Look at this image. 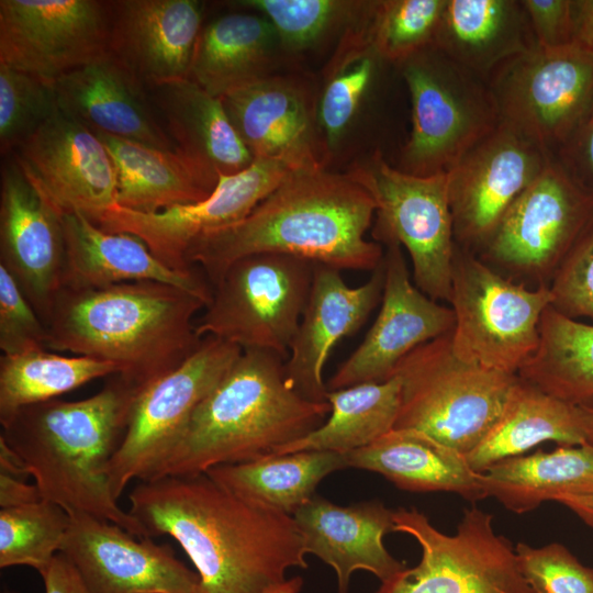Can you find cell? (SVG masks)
Listing matches in <instances>:
<instances>
[{
    "label": "cell",
    "instance_id": "cell-18",
    "mask_svg": "<svg viewBox=\"0 0 593 593\" xmlns=\"http://www.w3.org/2000/svg\"><path fill=\"white\" fill-rule=\"evenodd\" d=\"M61 215L116 205V170L99 136L59 108L9 155Z\"/></svg>",
    "mask_w": 593,
    "mask_h": 593
},
{
    "label": "cell",
    "instance_id": "cell-55",
    "mask_svg": "<svg viewBox=\"0 0 593 593\" xmlns=\"http://www.w3.org/2000/svg\"><path fill=\"white\" fill-rule=\"evenodd\" d=\"M588 411V417H589V435H588V444L593 446V403L590 405H584Z\"/></svg>",
    "mask_w": 593,
    "mask_h": 593
},
{
    "label": "cell",
    "instance_id": "cell-10",
    "mask_svg": "<svg viewBox=\"0 0 593 593\" xmlns=\"http://www.w3.org/2000/svg\"><path fill=\"white\" fill-rule=\"evenodd\" d=\"M371 194V236L403 246L415 286L430 299L449 301L456 250L447 174L416 176L391 166L376 152L348 171Z\"/></svg>",
    "mask_w": 593,
    "mask_h": 593
},
{
    "label": "cell",
    "instance_id": "cell-39",
    "mask_svg": "<svg viewBox=\"0 0 593 593\" xmlns=\"http://www.w3.org/2000/svg\"><path fill=\"white\" fill-rule=\"evenodd\" d=\"M119 373L109 361L47 350L0 358V423L21 409L54 400L89 381Z\"/></svg>",
    "mask_w": 593,
    "mask_h": 593
},
{
    "label": "cell",
    "instance_id": "cell-36",
    "mask_svg": "<svg viewBox=\"0 0 593 593\" xmlns=\"http://www.w3.org/2000/svg\"><path fill=\"white\" fill-rule=\"evenodd\" d=\"M400 393L401 382L396 376L383 382L328 391L329 417L315 430L277 449L273 455L304 450L347 455L366 447L394 428Z\"/></svg>",
    "mask_w": 593,
    "mask_h": 593
},
{
    "label": "cell",
    "instance_id": "cell-22",
    "mask_svg": "<svg viewBox=\"0 0 593 593\" xmlns=\"http://www.w3.org/2000/svg\"><path fill=\"white\" fill-rule=\"evenodd\" d=\"M340 271L315 262L306 306L284 361L288 384L312 402H327L323 370L333 347L356 333L382 299L383 259L356 288L346 284Z\"/></svg>",
    "mask_w": 593,
    "mask_h": 593
},
{
    "label": "cell",
    "instance_id": "cell-14",
    "mask_svg": "<svg viewBox=\"0 0 593 593\" xmlns=\"http://www.w3.org/2000/svg\"><path fill=\"white\" fill-rule=\"evenodd\" d=\"M488 82L501 121L555 156L593 105V53L574 44L537 45L501 65Z\"/></svg>",
    "mask_w": 593,
    "mask_h": 593
},
{
    "label": "cell",
    "instance_id": "cell-52",
    "mask_svg": "<svg viewBox=\"0 0 593 593\" xmlns=\"http://www.w3.org/2000/svg\"><path fill=\"white\" fill-rule=\"evenodd\" d=\"M555 502L564 505L593 530V494L561 495L557 497Z\"/></svg>",
    "mask_w": 593,
    "mask_h": 593
},
{
    "label": "cell",
    "instance_id": "cell-37",
    "mask_svg": "<svg viewBox=\"0 0 593 593\" xmlns=\"http://www.w3.org/2000/svg\"><path fill=\"white\" fill-rule=\"evenodd\" d=\"M517 376L575 405L593 403V324L549 305L539 322V344Z\"/></svg>",
    "mask_w": 593,
    "mask_h": 593
},
{
    "label": "cell",
    "instance_id": "cell-15",
    "mask_svg": "<svg viewBox=\"0 0 593 593\" xmlns=\"http://www.w3.org/2000/svg\"><path fill=\"white\" fill-rule=\"evenodd\" d=\"M552 158L522 131L501 121L446 172L456 244L478 255L513 202Z\"/></svg>",
    "mask_w": 593,
    "mask_h": 593
},
{
    "label": "cell",
    "instance_id": "cell-48",
    "mask_svg": "<svg viewBox=\"0 0 593 593\" xmlns=\"http://www.w3.org/2000/svg\"><path fill=\"white\" fill-rule=\"evenodd\" d=\"M553 157L578 183L593 193V105Z\"/></svg>",
    "mask_w": 593,
    "mask_h": 593
},
{
    "label": "cell",
    "instance_id": "cell-16",
    "mask_svg": "<svg viewBox=\"0 0 593 593\" xmlns=\"http://www.w3.org/2000/svg\"><path fill=\"white\" fill-rule=\"evenodd\" d=\"M111 1L1 0L0 64L55 82L109 52Z\"/></svg>",
    "mask_w": 593,
    "mask_h": 593
},
{
    "label": "cell",
    "instance_id": "cell-20",
    "mask_svg": "<svg viewBox=\"0 0 593 593\" xmlns=\"http://www.w3.org/2000/svg\"><path fill=\"white\" fill-rule=\"evenodd\" d=\"M385 247L380 311L361 344L327 381L328 391L387 381L411 351L454 329L452 309L412 284L401 246Z\"/></svg>",
    "mask_w": 593,
    "mask_h": 593
},
{
    "label": "cell",
    "instance_id": "cell-45",
    "mask_svg": "<svg viewBox=\"0 0 593 593\" xmlns=\"http://www.w3.org/2000/svg\"><path fill=\"white\" fill-rule=\"evenodd\" d=\"M0 349L13 356L48 349V331L15 279L0 265Z\"/></svg>",
    "mask_w": 593,
    "mask_h": 593
},
{
    "label": "cell",
    "instance_id": "cell-53",
    "mask_svg": "<svg viewBox=\"0 0 593 593\" xmlns=\"http://www.w3.org/2000/svg\"><path fill=\"white\" fill-rule=\"evenodd\" d=\"M0 472L24 480L30 472L20 456L0 436Z\"/></svg>",
    "mask_w": 593,
    "mask_h": 593
},
{
    "label": "cell",
    "instance_id": "cell-30",
    "mask_svg": "<svg viewBox=\"0 0 593 593\" xmlns=\"http://www.w3.org/2000/svg\"><path fill=\"white\" fill-rule=\"evenodd\" d=\"M434 46L488 81L537 42L522 0H446Z\"/></svg>",
    "mask_w": 593,
    "mask_h": 593
},
{
    "label": "cell",
    "instance_id": "cell-54",
    "mask_svg": "<svg viewBox=\"0 0 593 593\" xmlns=\"http://www.w3.org/2000/svg\"><path fill=\"white\" fill-rule=\"evenodd\" d=\"M303 585L301 577H294L270 588L266 593H299Z\"/></svg>",
    "mask_w": 593,
    "mask_h": 593
},
{
    "label": "cell",
    "instance_id": "cell-24",
    "mask_svg": "<svg viewBox=\"0 0 593 593\" xmlns=\"http://www.w3.org/2000/svg\"><path fill=\"white\" fill-rule=\"evenodd\" d=\"M203 7L197 0L111 1L109 51L148 89L186 79Z\"/></svg>",
    "mask_w": 593,
    "mask_h": 593
},
{
    "label": "cell",
    "instance_id": "cell-38",
    "mask_svg": "<svg viewBox=\"0 0 593 593\" xmlns=\"http://www.w3.org/2000/svg\"><path fill=\"white\" fill-rule=\"evenodd\" d=\"M372 10L373 5L367 19L339 40L327 67L316 108L326 160L355 121L383 61L370 38Z\"/></svg>",
    "mask_w": 593,
    "mask_h": 593
},
{
    "label": "cell",
    "instance_id": "cell-23",
    "mask_svg": "<svg viewBox=\"0 0 593 593\" xmlns=\"http://www.w3.org/2000/svg\"><path fill=\"white\" fill-rule=\"evenodd\" d=\"M221 99L254 159L281 160L295 170L326 166L316 108L295 79L270 75Z\"/></svg>",
    "mask_w": 593,
    "mask_h": 593
},
{
    "label": "cell",
    "instance_id": "cell-1",
    "mask_svg": "<svg viewBox=\"0 0 593 593\" xmlns=\"http://www.w3.org/2000/svg\"><path fill=\"white\" fill-rule=\"evenodd\" d=\"M128 513L148 537L168 535L199 574L195 593H266L306 568L293 516L251 503L206 472L139 481Z\"/></svg>",
    "mask_w": 593,
    "mask_h": 593
},
{
    "label": "cell",
    "instance_id": "cell-32",
    "mask_svg": "<svg viewBox=\"0 0 593 593\" xmlns=\"http://www.w3.org/2000/svg\"><path fill=\"white\" fill-rule=\"evenodd\" d=\"M281 48L268 20L254 11L223 14L203 25L188 78L214 97L272 74Z\"/></svg>",
    "mask_w": 593,
    "mask_h": 593
},
{
    "label": "cell",
    "instance_id": "cell-12",
    "mask_svg": "<svg viewBox=\"0 0 593 593\" xmlns=\"http://www.w3.org/2000/svg\"><path fill=\"white\" fill-rule=\"evenodd\" d=\"M592 221L593 193L553 157L513 202L477 256L515 282L549 287Z\"/></svg>",
    "mask_w": 593,
    "mask_h": 593
},
{
    "label": "cell",
    "instance_id": "cell-31",
    "mask_svg": "<svg viewBox=\"0 0 593 593\" xmlns=\"http://www.w3.org/2000/svg\"><path fill=\"white\" fill-rule=\"evenodd\" d=\"M588 435L584 405L555 398L518 377L499 419L466 457L471 468L482 473L493 463L524 455L541 443L580 446L588 444Z\"/></svg>",
    "mask_w": 593,
    "mask_h": 593
},
{
    "label": "cell",
    "instance_id": "cell-13",
    "mask_svg": "<svg viewBox=\"0 0 593 593\" xmlns=\"http://www.w3.org/2000/svg\"><path fill=\"white\" fill-rule=\"evenodd\" d=\"M242 351L234 344L206 336L180 366L138 395L126 433L107 466L116 501L132 480L148 479Z\"/></svg>",
    "mask_w": 593,
    "mask_h": 593
},
{
    "label": "cell",
    "instance_id": "cell-33",
    "mask_svg": "<svg viewBox=\"0 0 593 593\" xmlns=\"http://www.w3.org/2000/svg\"><path fill=\"white\" fill-rule=\"evenodd\" d=\"M116 170V204L155 213L205 199L217 182L177 150L94 132Z\"/></svg>",
    "mask_w": 593,
    "mask_h": 593
},
{
    "label": "cell",
    "instance_id": "cell-11",
    "mask_svg": "<svg viewBox=\"0 0 593 593\" xmlns=\"http://www.w3.org/2000/svg\"><path fill=\"white\" fill-rule=\"evenodd\" d=\"M394 532L413 537L422 557L381 582L376 593H536L521 573L515 547L477 506L463 510L452 535L415 507L393 511Z\"/></svg>",
    "mask_w": 593,
    "mask_h": 593
},
{
    "label": "cell",
    "instance_id": "cell-5",
    "mask_svg": "<svg viewBox=\"0 0 593 593\" xmlns=\"http://www.w3.org/2000/svg\"><path fill=\"white\" fill-rule=\"evenodd\" d=\"M329 412L328 402L309 401L288 384L279 356L243 350L146 480L273 455L320 427Z\"/></svg>",
    "mask_w": 593,
    "mask_h": 593
},
{
    "label": "cell",
    "instance_id": "cell-44",
    "mask_svg": "<svg viewBox=\"0 0 593 593\" xmlns=\"http://www.w3.org/2000/svg\"><path fill=\"white\" fill-rule=\"evenodd\" d=\"M518 567L536 593H593V568L582 564L562 544L515 546Z\"/></svg>",
    "mask_w": 593,
    "mask_h": 593
},
{
    "label": "cell",
    "instance_id": "cell-41",
    "mask_svg": "<svg viewBox=\"0 0 593 593\" xmlns=\"http://www.w3.org/2000/svg\"><path fill=\"white\" fill-rule=\"evenodd\" d=\"M69 523L65 508L43 499L0 508V568L27 566L42 574L60 552Z\"/></svg>",
    "mask_w": 593,
    "mask_h": 593
},
{
    "label": "cell",
    "instance_id": "cell-46",
    "mask_svg": "<svg viewBox=\"0 0 593 593\" xmlns=\"http://www.w3.org/2000/svg\"><path fill=\"white\" fill-rule=\"evenodd\" d=\"M549 289L556 311L574 320H593V221L557 269Z\"/></svg>",
    "mask_w": 593,
    "mask_h": 593
},
{
    "label": "cell",
    "instance_id": "cell-17",
    "mask_svg": "<svg viewBox=\"0 0 593 593\" xmlns=\"http://www.w3.org/2000/svg\"><path fill=\"white\" fill-rule=\"evenodd\" d=\"M293 170L281 160L256 158L240 172L220 175L214 190L198 202L155 213L116 204L92 222L105 232L136 236L171 269L191 270L186 256L194 240L244 219Z\"/></svg>",
    "mask_w": 593,
    "mask_h": 593
},
{
    "label": "cell",
    "instance_id": "cell-50",
    "mask_svg": "<svg viewBox=\"0 0 593 593\" xmlns=\"http://www.w3.org/2000/svg\"><path fill=\"white\" fill-rule=\"evenodd\" d=\"M42 500L35 484H27L0 472V508L14 507Z\"/></svg>",
    "mask_w": 593,
    "mask_h": 593
},
{
    "label": "cell",
    "instance_id": "cell-19",
    "mask_svg": "<svg viewBox=\"0 0 593 593\" xmlns=\"http://www.w3.org/2000/svg\"><path fill=\"white\" fill-rule=\"evenodd\" d=\"M68 514L60 552L89 593H195L199 574L178 560L169 545L87 513Z\"/></svg>",
    "mask_w": 593,
    "mask_h": 593
},
{
    "label": "cell",
    "instance_id": "cell-2",
    "mask_svg": "<svg viewBox=\"0 0 593 593\" xmlns=\"http://www.w3.org/2000/svg\"><path fill=\"white\" fill-rule=\"evenodd\" d=\"M374 212L371 194L348 171L296 169L244 219L194 240L186 261L202 268L210 283L236 259L259 253L373 271L384 255L382 245L365 237Z\"/></svg>",
    "mask_w": 593,
    "mask_h": 593
},
{
    "label": "cell",
    "instance_id": "cell-29",
    "mask_svg": "<svg viewBox=\"0 0 593 593\" xmlns=\"http://www.w3.org/2000/svg\"><path fill=\"white\" fill-rule=\"evenodd\" d=\"M347 456L348 467L381 474L409 492H451L470 502L486 496L482 473L466 455L423 432L393 428Z\"/></svg>",
    "mask_w": 593,
    "mask_h": 593
},
{
    "label": "cell",
    "instance_id": "cell-49",
    "mask_svg": "<svg viewBox=\"0 0 593 593\" xmlns=\"http://www.w3.org/2000/svg\"><path fill=\"white\" fill-rule=\"evenodd\" d=\"M45 593H89L74 564L58 552L41 574Z\"/></svg>",
    "mask_w": 593,
    "mask_h": 593
},
{
    "label": "cell",
    "instance_id": "cell-56",
    "mask_svg": "<svg viewBox=\"0 0 593 593\" xmlns=\"http://www.w3.org/2000/svg\"><path fill=\"white\" fill-rule=\"evenodd\" d=\"M1 593H14V592H12L7 586H4V588H2Z\"/></svg>",
    "mask_w": 593,
    "mask_h": 593
},
{
    "label": "cell",
    "instance_id": "cell-4",
    "mask_svg": "<svg viewBox=\"0 0 593 593\" xmlns=\"http://www.w3.org/2000/svg\"><path fill=\"white\" fill-rule=\"evenodd\" d=\"M141 393L114 374L87 399H54L21 409L1 425L0 436L23 460L43 500L145 538L139 522L118 505L107 477Z\"/></svg>",
    "mask_w": 593,
    "mask_h": 593
},
{
    "label": "cell",
    "instance_id": "cell-28",
    "mask_svg": "<svg viewBox=\"0 0 593 593\" xmlns=\"http://www.w3.org/2000/svg\"><path fill=\"white\" fill-rule=\"evenodd\" d=\"M148 90L175 149L212 180L240 172L254 161L221 98L189 78Z\"/></svg>",
    "mask_w": 593,
    "mask_h": 593
},
{
    "label": "cell",
    "instance_id": "cell-7",
    "mask_svg": "<svg viewBox=\"0 0 593 593\" xmlns=\"http://www.w3.org/2000/svg\"><path fill=\"white\" fill-rule=\"evenodd\" d=\"M412 130L398 168L416 176L448 172L500 123L489 82L432 45L400 65Z\"/></svg>",
    "mask_w": 593,
    "mask_h": 593
},
{
    "label": "cell",
    "instance_id": "cell-47",
    "mask_svg": "<svg viewBox=\"0 0 593 593\" xmlns=\"http://www.w3.org/2000/svg\"><path fill=\"white\" fill-rule=\"evenodd\" d=\"M537 42L542 48L573 45L572 0H522Z\"/></svg>",
    "mask_w": 593,
    "mask_h": 593
},
{
    "label": "cell",
    "instance_id": "cell-26",
    "mask_svg": "<svg viewBox=\"0 0 593 593\" xmlns=\"http://www.w3.org/2000/svg\"><path fill=\"white\" fill-rule=\"evenodd\" d=\"M393 511L380 501L342 506L314 494L293 518L306 553L331 566L338 593H348L357 570L369 571L383 582L406 568L383 544L385 534L394 532Z\"/></svg>",
    "mask_w": 593,
    "mask_h": 593
},
{
    "label": "cell",
    "instance_id": "cell-35",
    "mask_svg": "<svg viewBox=\"0 0 593 593\" xmlns=\"http://www.w3.org/2000/svg\"><path fill=\"white\" fill-rule=\"evenodd\" d=\"M347 467L346 455L304 450L222 465L206 473L251 503L293 516L325 477Z\"/></svg>",
    "mask_w": 593,
    "mask_h": 593
},
{
    "label": "cell",
    "instance_id": "cell-6",
    "mask_svg": "<svg viewBox=\"0 0 593 593\" xmlns=\"http://www.w3.org/2000/svg\"><path fill=\"white\" fill-rule=\"evenodd\" d=\"M451 332L418 346L396 366L401 393L394 428L423 432L467 456L499 419L518 376L459 358Z\"/></svg>",
    "mask_w": 593,
    "mask_h": 593
},
{
    "label": "cell",
    "instance_id": "cell-51",
    "mask_svg": "<svg viewBox=\"0 0 593 593\" xmlns=\"http://www.w3.org/2000/svg\"><path fill=\"white\" fill-rule=\"evenodd\" d=\"M573 44L593 53V0H572Z\"/></svg>",
    "mask_w": 593,
    "mask_h": 593
},
{
    "label": "cell",
    "instance_id": "cell-42",
    "mask_svg": "<svg viewBox=\"0 0 593 593\" xmlns=\"http://www.w3.org/2000/svg\"><path fill=\"white\" fill-rule=\"evenodd\" d=\"M446 0L374 1L371 42L383 61H402L434 45Z\"/></svg>",
    "mask_w": 593,
    "mask_h": 593
},
{
    "label": "cell",
    "instance_id": "cell-9",
    "mask_svg": "<svg viewBox=\"0 0 593 593\" xmlns=\"http://www.w3.org/2000/svg\"><path fill=\"white\" fill-rule=\"evenodd\" d=\"M448 302L455 314V354L517 374L537 350L539 322L552 295L548 286L515 282L456 244Z\"/></svg>",
    "mask_w": 593,
    "mask_h": 593
},
{
    "label": "cell",
    "instance_id": "cell-25",
    "mask_svg": "<svg viewBox=\"0 0 593 593\" xmlns=\"http://www.w3.org/2000/svg\"><path fill=\"white\" fill-rule=\"evenodd\" d=\"M57 107L92 132L176 150L148 88L110 51L54 82Z\"/></svg>",
    "mask_w": 593,
    "mask_h": 593
},
{
    "label": "cell",
    "instance_id": "cell-27",
    "mask_svg": "<svg viewBox=\"0 0 593 593\" xmlns=\"http://www.w3.org/2000/svg\"><path fill=\"white\" fill-rule=\"evenodd\" d=\"M61 220L65 239L63 287L97 289L155 281L193 292L210 302L212 288L195 269H171L136 236L105 232L81 212L66 213Z\"/></svg>",
    "mask_w": 593,
    "mask_h": 593
},
{
    "label": "cell",
    "instance_id": "cell-8",
    "mask_svg": "<svg viewBox=\"0 0 593 593\" xmlns=\"http://www.w3.org/2000/svg\"><path fill=\"white\" fill-rule=\"evenodd\" d=\"M315 262L286 254H253L230 264L211 283L195 320L199 337L212 336L284 361L306 306Z\"/></svg>",
    "mask_w": 593,
    "mask_h": 593
},
{
    "label": "cell",
    "instance_id": "cell-3",
    "mask_svg": "<svg viewBox=\"0 0 593 593\" xmlns=\"http://www.w3.org/2000/svg\"><path fill=\"white\" fill-rule=\"evenodd\" d=\"M206 305L193 292L155 281L63 287L46 323L48 349L112 362L116 376L143 392L200 346L195 314Z\"/></svg>",
    "mask_w": 593,
    "mask_h": 593
},
{
    "label": "cell",
    "instance_id": "cell-34",
    "mask_svg": "<svg viewBox=\"0 0 593 593\" xmlns=\"http://www.w3.org/2000/svg\"><path fill=\"white\" fill-rule=\"evenodd\" d=\"M486 496L523 514L561 495L593 494V446H558L493 463L482 472Z\"/></svg>",
    "mask_w": 593,
    "mask_h": 593
},
{
    "label": "cell",
    "instance_id": "cell-21",
    "mask_svg": "<svg viewBox=\"0 0 593 593\" xmlns=\"http://www.w3.org/2000/svg\"><path fill=\"white\" fill-rule=\"evenodd\" d=\"M1 168L0 265L47 323L64 286L61 214L32 186L11 156Z\"/></svg>",
    "mask_w": 593,
    "mask_h": 593
},
{
    "label": "cell",
    "instance_id": "cell-43",
    "mask_svg": "<svg viewBox=\"0 0 593 593\" xmlns=\"http://www.w3.org/2000/svg\"><path fill=\"white\" fill-rule=\"evenodd\" d=\"M54 83L0 64V149L9 156L57 110Z\"/></svg>",
    "mask_w": 593,
    "mask_h": 593
},
{
    "label": "cell",
    "instance_id": "cell-40",
    "mask_svg": "<svg viewBox=\"0 0 593 593\" xmlns=\"http://www.w3.org/2000/svg\"><path fill=\"white\" fill-rule=\"evenodd\" d=\"M235 7L264 15L273 27L281 48L301 53L359 25L373 1L346 0H239Z\"/></svg>",
    "mask_w": 593,
    "mask_h": 593
}]
</instances>
